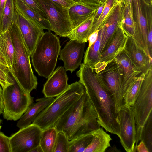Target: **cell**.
I'll return each instance as SVG.
<instances>
[{"mask_svg":"<svg viewBox=\"0 0 152 152\" xmlns=\"http://www.w3.org/2000/svg\"><path fill=\"white\" fill-rule=\"evenodd\" d=\"M124 10L122 21L124 31L127 36L133 37L134 34L135 22L134 17L132 3L129 4L126 1Z\"/></svg>","mask_w":152,"mask_h":152,"instance_id":"27","label":"cell"},{"mask_svg":"<svg viewBox=\"0 0 152 152\" xmlns=\"http://www.w3.org/2000/svg\"><path fill=\"white\" fill-rule=\"evenodd\" d=\"M57 133L54 127L42 131L39 145L43 152H53Z\"/></svg>","mask_w":152,"mask_h":152,"instance_id":"29","label":"cell"},{"mask_svg":"<svg viewBox=\"0 0 152 152\" xmlns=\"http://www.w3.org/2000/svg\"><path fill=\"white\" fill-rule=\"evenodd\" d=\"M96 112L99 123L106 132L119 136V116L112 95L99 80L94 69L83 63L77 72Z\"/></svg>","mask_w":152,"mask_h":152,"instance_id":"1","label":"cell"},{"mask_svg":"<svg viewBox=\"0 0 152 152\" xmlns=\"http://www.w3.org/2000/svg\"><path fill=\"white\" fill-rule=\"evenodd\" d=\"M92 140L84 152H104L111 147L112 139L110 134L100 127L91 132Z\"/></svg>","mask_w":152,"mask_h":152,"instance_id":"23","label":"cell"},{"mask_svg":"<svg viewBox=\"0 0 152 152\" xmlns=\"http://www.w3.org/2000/svg\"><path fill=\"white\" fill-rule=\"evenodd\" d=\"M7 0H0V29L3 14L4 8Z\"/></svg>","mask_w":152,"mask_h":152,"instance_id":"43","label":"cell"},{"mask_svg":"<svg viewBox=\"0 0 152 152\" xmlns=\"http://www.w3.org/2000/svg\"><path fill=\"white\" fill-rule=\"evenodd\" d=\"M69 141L62 132H58L53 152H68Z\"/></svg>","mask_w":152,"mask_h":152,"instance_id":"34","label":"cell"},{"mask_svg":"<svg viewBox=\"0 0 152 152\" xmlns=\"http://www.w3.org/2000/svg\"><path fill=\"white\" fill-rule=\"evenodd\" d=\"M146 4L149 5H152V0H143Z\"/></svg>","mask_w":152,"mask_h":152,"instance_id":"48","label":"cell"},{"mask_svg":"<svg viewBox=\"0 0 152 152\" xmlns=\"http://www.w3.org/2000/svg\"><path fill=\"white\" fill-rule=\"evenodd\" d=\"M55 1L62 6L69 8L72 5L77 3L73 0H51Z\"/></svg>","mask_w":152,"mask_h":152,"instance_id":"39","label":"cell"},{"mask_svg":"<svg viewBox=\"0 0 152 152\" xmlns=\"http://www.w3.org/2000/svg\"><path fill=\"white\" fill-rule=\"evenodd\" d=\"M13 77L10 75L7 65L0 61V85L2 89L13 83Z\"/></svg>","mask_w":152,"mask_h":152,"instance_id":"35","label":"cell"},{"mask_svg":"<svg viewBox=\"0 0 152 152\" xmlns=\"http://www.w3.org/2000/svg\"><path fill=\"white\" fill-rule=\"evenodd\" d=\"M118 0H106L102 13L98 20L94 23L91 34L98 30L103 20L114 4Z\"/></svg>","mask_w":152,"mask_h":152,"instance_id":"36","label":"cell"},{"mask_svg":"<svg viewBox=\"0 0 152 152\" xmlns=\"http://www.w3.org/2000/svg\"><path fill=\"white\" fill-rule=\"evenodd\" d=\"M131 107L136 124V147L141 140L142 129L152 113V67L145 73L138 95Z\"/></svg>","mask_w":152,"mask_h":152,"instance_id":"7","label":"cell"},{"mask_svg":"<svg viewBox=\"0 0 152 152\" xmlns=\"http://www.w3.org/2000/svg\"><path fill=\"white\" fill-rule=\"evenodd\" d=\"M30 152H43V151L41 146L39 145L31 150Z\"/></svg>","mask_w":152,"mask_h":152,"instance_id":"46","label":"cell"},{"mask_svg":"<svg viewBox=\"0 0 152 152\" xmlns=\"http://www.w3.org/2000/svg\"><path fill=\"white\" fill-rule=\"evenodd\" d=\"M97 2L102 3L101 0H80L79 3L86 4L92 5Z\"/></svg>","mask_w":152,"mask_h":152,"instance_id":"44","label":"cell"},{"mask_svg":"<svg viewBox=\"0 0 152 152\" xmlns=\"http://www.w3.org/2000/svg\"><path fill=\"white\" fill-rule=\"evenodd\" d=\"M85 91L79 82L69 85L62 93L56 97L52 102L38 115L32 123L42 130L53 127L68 109L77 101Z\"/></svg>","mask_w":152,"mask_h":152,"instance_id":"4","label":"cell"},{"mask_svg":"<svg viewBox=\"0 0 152 152\" xmlns=\"http://www.w3.org/2000/svg\"><path fill=\"white\" fill-rule=\"evenodd\" d=\"M127 38L122 24L116 31L107 47L101 54L100 61L94 67L95 72H98L107 63L113 61L123 51Z\"/></svg>","mask_w":152,"mask_h":152,"instance_id":"14","label":"cell"},{"mask_svg":"<svg viewBox=\"0 0 152 152\" xmlns=\"http://www.w3.org/2000/svg\"><path fill=\"white\" fill-rule=\"evenodd\" d=\"M20 7L26 14L44 29L51 31L50 23L47 19L39 13L28 6L21 0H15Z\"/></svg>","mask_w":152,"mask_h":152,"instance_id":"28","label":"cell"},{"mask_svg":"<svg viewBox=\"0 0 152 152\" xmlns=\"http://www.w3.org/2000/svg\"><path fill=\"white\" fill-rule=\"evenodd\" d=\"M54 97H43L37 99V102L29 106L18 122L16 126L20 129L32 124L39 114L53 100Z\"/></svg>","mask_w":152,"mask_h":152,"instance_id":"20","label":"cell"},{"mask_svg":"<svg viewBox=\"0 0 152 152\" xmlns=\"http://www.w3.org/2000/svg\"><path fill=\"white\" fill-rule=\"evenodd\" d=\"M42 130L31 124L9 137L11 152H30L39 145Z\"/></svg>","mask_w":152,"mask_h":152,"instance_id":"10","label":"cell"},{"mask_svg":"<svg viewBox=\"0 0 152 152\" xmlns=\"http://www.w3.org/2000/svg\"><path fill=\"white\" fill-rule=\"evenodd\" d=\"M141 140L143 141L149 152H152V114H151L142 130Z\"/></svg>","mask_w":152,"mask_h":152,"instance_id":"32","label":"cell"},{"mask_svg":"<svg viewBox=\"0 0 152 152\" xmlns=\"http://www.w3.org/2000/svg\"><path fill=\"white\" fill-rule=\"evenodd\" d=\"M94 15L73 28L66 37L70 40L85 43L87 42L89 36L91 34Z\"/></svg>","mask_w":152,"mask_h":152,"instance_id":"24","label":"cell"},{"mask_svg":"<svg viewBox=\"0 0 152 152\" xmlns=\"http://www.w3.org/2000/svg\"><path fill=\"white\" fill-rule=\"evenodd\" d=\"M44 11L51 28L56 35L66 37L73 29L68 8L51 0H37Z\"/></svg>","mask_w":152,"mask_h":152,"instance_id":"8","label":"cell"},{"mask_svg":"<svg viewBox=\"0 0 152 152\" xmlns=\"http://www.w3.org/2000/svg\"><path fill=\"white\" fill-rule=\"evenodd\" d=\"M3 112V103L2 98V89L0 86V115Z\"/></svg>","mask_w":152,"mask_h":152,"instance_id":"45","label":"cell"},{"mask_svg":"<svg viewBox=\"0 0 152 152\" xmlns=\"http://www.w3.org/2000/svg\"><path fill=\"white\" fill-rule=\"evenodd\" d=\"M123 51L133 64L142 73H145L152 67V58L137 44L133 37H128Z\"/></svg>","mask_w":152,"mask_h":152,"instance_id":"17","label":"cell"},{"mask_svg":"<svg viewBox=\"0 0 152 152\" xmlns=\"http://www.w3.org/2000/svg\"><path fill=\"white\" fill-rule=\"evenodd\" d=\"M101 4L89 5L79 2L69 7V15L73 28L94 15Z\"/></svg>","mask_w":152,"mask_h":152,"instance_id":"21","label":"cell"},{"mask_svg":"<svg viewBox=\"0 0 152 152\" xmlns=\"http://www.w3.org/2000/svg\"><path fill=\"white\" fill-rule=\"evenodd\" d=\"M92 138L91 132L69 141L68 152H84L90 143Z\"/></svg>","mask_w":152,"mask_h":152,"instance_id":"31","label":"cell"},{"mask_svg":"<svg viewBox=\"0 0 152 152\" xmlns=\"http://www.w3.org/2000/svg\"><path fill=\"white\" fill-rule=\"evenodd\" d=\"M1 126H0V130L1 129Z\"/></svg>","mask_w":152,"mask_h":152,"instance_id":"54","label":"cell"},{"mask_svg":"<svg viewBox=\"0 0 152 152\" xmlns=\"http://www.w3.org/2000/svg\"><path fill=\"white\" fill-rule=\"evenodd\" d=\"M109 148V150H107L106 151H110V152H117L119 151L117 148L115 146H114L112 147H110Z\"/></svg>","mask_w":152,"mask_h":152,"instance_id":"47","label":"cell"},{"mask_svg":"<svg viewBox=\"0 0 152 152\" xmlns=\"http://www.w3.org/2000/svg\"><path fill=\"white\" fill-rule=\"evenodd\" d=\"M113 60L118 63L121 67L122 78L121 94L123 99L128 90L142 73L133 64L123 51Z\"/></svg>","mask_w":152,"mask_h":152,"instance_id":"19","label":"cell"},{"mask_svg":"<svg viewBox=\"0 0 152 152\" xmlns=\"http://www.w3.org/2000/svg\"><path fill=\"white\" fill-rule=\"evenodd\" d=\"M76 2L79 3L80 2V0H73Z\"/></svg>","mask_w":152,"mask_h":152,"instance_id":"49","label":"cell"},{"mask_svg":"<svg viewBox=\"0 0 152 152\" xmlns=\"http://www.w3.org/2000/svg\"><path fill=\"white\" fill-rule=\"evenodd\" d=\"M21 0L28 6L37 11L43 17L47 19L44 11L37 0Z\"/></svg>","mask_w":152,"mask_h":152,"instance_id":"37","label":"cell"},{"mask_svg":"<svg viewBox=\"0 0 152 152\" xmlns=\"http://www.w3.org/2000/svg\"><path fill=\"white\" fill-rule=\"evenodd\" d=\"M2 120L0 118V124H1V123H2Z\"/></svg>","mask_w":152,"mask_h":152,"instance_id":"52","label":"cell"},{"mask_svg":"<svg viewBox=\"0 0 152 152\" xmlns=\"http://www.w3.org/2000/svg\"><path fill=\"white\" fill-rule=\"evenodd\" d=\"M0 58L11 75L14 64V49L9 30L0 33Z\"/></svg>","mask_w":152,"mask_h":152,"instance_id":"22","label":"cell"},{"mask_svg":"<svg viewBox=\"0 0 152 152\" xmlns=\"http://www.w3.org/2000/svg\"><path fill=\"white\" fill-rule=\"evenodd\" d=\"M18 15V21L21 34L30 56L39 39L44 33V29L29 18L15 2Z\"/></svg>","mask_w":152,"mask_h":152,"instance_id":"13","label":"cell"},{"mask_svg":"<svg viewBox=\"0 0 152 152\" xmlns=\"http://www.w3.org/2000/svg\"><path fill=\"white\" fill-rule=\"evenodd\" d=\"M15 7V0H7L4 8L0 33L9 30L18 18Z\"/></svg>","mask_w":152,"mask_h":152,"instance_id":"25","label":"cell"},{"mask_svg":"<svg viewBox=\"0 0 152 152\" xmlns=\"http://www.w3.org/2000/svg\"><path fill=\"white\" fill-rule=\"evenodd\" d=\"M0 61H1V62H2V63H4L2 61H1V59L0 58Z\"/></svg>","mask_w":152,"mask_h":152,"instance_id":"53","label":"cell"},{"mask_svg":"<svg viewBox=\"0 0 152 152\" xmlns=\"http://www.w3.org/2000/svg\"><path fill=\"white\" fill-rule=\"evenodd\" d=\"M124 3L118 0L103 20L99 30L101 32L100 54L107 47L118 28L122 24Z\"/></svg>","mask_w":152,"mask_h":152,"instance_id":"12","label":"cell"},{"mask_svg":"<svg viewBox=\"0 0 152 152\" xmlns=\"http://www.w3.org/2000/svg\"><path fill=\"white\" fill-rule=\"evenodd\" d=\"M120 0V1H121L123 2H124L125 1H126V0Z\"/></svg>","mask_w":152,"mask_h":152,"instance_id":"51","label":"cell"},{"mask_svg":"<svg viewBox=\"0 0 152 152\" xmlns=\"http://www.w3.org/2000/svg\"><path fill=\"white\" fill-rule=\"evenodd\" d=\"M96 73L101 82L112 95L116 111L118 113L124 104L121 94L122 73L120 65L113 60Z\"/></svg>","mask_w":152,"mask_h":152,"instance_id":"9","label":"cell"},{"mask_svg":"<svg viewBox=\"0 0 152 152\" xmlns=\"http://www.w3.org/2000/svg\"><path fill=\"white\" fill-rule=\"evenodd\" d=\"M98 32L99 30L98 29L90 35L88 40L89 42L88 47H89L96 41L98 37Z\"/></svg>","mask_w":152,"mask_h":152,"instance_id":"40","label":"cell"},{"mask_svg":"<svg viewBox=\"0 0 152 152\" xmlns=\"http://www.w3.org/2000/svg\"><path fill=\"white\" fill-rule=\"evenodd\" d=\"M13 79L12 84L2 89L3 115L4 119L15 121L20 118L33 103V98Z\"/></svg>","mask_w":152,"mask_h":152,"instance_id":"6","label":"cell"},{"mask_svg":"<svg viewBox=\"0 0 152 152\" xmlns=\"http://www.w3.org/2000/svg\"><path fill=\"white\" fill-rule=\"evenodd\" d=\"M104 5V2L102 3L98 8L94 16V22H96L101 15Z\"/></svg>","mask_w":152,"mask_h":152,"instance_id":"42","label":"cell"},{"mask_svg":"<svg viewBox=\"0 0 152 152\" xmlns=\"http://www.w3.org/2000/svg\"><path fill=\"white\" fill-rule=\"evenodd\" d=\"M145 73H142L129 88L123 98L124 104L132 107L138 95Z\"/></svg>","mask_w":152,"mask_h":152,"instance_id":"30","label":"cell"},{"mask_svg":"<svg viewBox=\"0 0 152 152\" xmlns=\"http://www.w3.org/2000/svg\"><path fill=\"white\" fill-rule=\"evenodd\" d=\"M101 40V32L99 30L96 41L89 47H88L85 52L83 63L94 69L95 66L100 61Z\"/></svg>","mask_w":152,"mask_h":152,"instance_id":"26","label":"cell"},{"mask_svg":"<svg viewBox=\"0 0 152 152\" xmlns=\"http://www.w3.org/2000/svg\"><path fill=\"white\" fill-rule=\"evenodd\" d=\"M9 30L14 49L13 72L11 75L23 89L30 94L37 88V78L32 69L30 55L23 40L18 19Z\"/></svg>","mask_w":152,"mask_h":152,"instance_id":"3","label":"cell"},{"mask_svg":"<svg viewBox=\"0 0 152 152\" xmlns=\"http://www.w3.org/2000/svg\"><path fill=\"white\" fill-rule=\"evenodd\" d=\"M106 0H101V1L102 3H103L105 2Z\"/></svg>","mask_w":152,"mask_h":152,"instance_id":"50","label":"cell"},{"mask_svg":"<svg viewBox=\"0 0 152 152\" xmlns=\"http://www.w3.org/2000/svg\"><path fill=\"white\" fill-rule=\"evenodd\" d=\"M85 43L70 40L60 50L59 60L63 61L66 71L72 72L81 64Z\"/></svg>","mask_w":152,"mask_h":152,"instance_id":"15","label":"cell"},{"mask_svg":"<svg viewBox=\"0 0 152 152\" xmlns=\"http://www.w3.org/2000/svg\"><path fill=\"white\" fill-rule=\"evenodd\" d=\"M59 38L51 31L44 32L31 56L33 67L39 76L48 78L54 71L61 50Z\"/></svg>","mask_w":152,"mask_h":152,"instance_id":"5","label":"cell"},{"mask_svg":"<svg viewBox=\"0 0 152 152\" xmlns=\"http://www.w3.org/2000/svg\"><path fill=\"white\" fill-rule=\"evenodd\" d=\"M63 132L69 141L100 127L93 106L86 90L53 126Z\"/></svg>","mask_w":152,"mask_h":152,"instance_id":"2","label":"cell"},{"mask_svg":"<svg viewBox=\"0 0 152 152\" xmlns=\"http://www.w3.org/2000/svg\"><path fill=\"white\" fill-rule=\"evenodd\" d=\"M0 152H11L9 137L0 131Z\"/></svg>","mask_w":152,"mask_h":152,"instance_id":"38","label":"cell"},{"mask_svg":"<svg viewBox=\"0 0 152 152\" xmlns=\"http://www.w3.org/2000/svg\"><path fill=\"white\" fill-rule=\"evenodd\" d=\"M120 142L127 152H134L136 143V124L132 107L125 104L119 111Z\"/></svg>","mask_w":152,"mask_h":152,"instance_id":"11","label":"cell"},{"mask_svg":"<svg viewBox=\"0 0 152 152\" xmlns=\"http://www.w3.org/2000/svg\"><path fill=\"white\" fill-rule=\"evenodd\" d=\"M66 71L64 66H59L53 72L43 85L42 92L45 97H56L68 88Z\"/></svg>","mask_w":152,"mask_h":152,"instance_id":"18","label":"cell"},{"mask_svg":"<svg viewBox=\"0 0 152 152\" xmlns=\"http://www.w3.org/2000/svg\"><path fill=\"white\" fill-rule=\"evenodd\" d=\"M149 152V151L143 141L141 140L139 144L137 145L136 152Z\"/></svg>","mask_w":152,"mask_h":152,"instance_id":"41","label":"cell"},{"mask_svg":"<svg viewBox=\"0 0 152 152\" xmlns=\"http://www.w3.org/2000/svg\"><path fill=\"white\" fill-rule=\"evenodd\" d=\"M145 12L147 22V44L150 56L152 58V6H145Z\"/></svg>","mask_w":152,"mask_h":152,"instance_id":"33","label":"cell"},{"mask_svg":"<svg viewBox=\"0 0 152 152\" xmlns=\"http://www.w3.org/2000/svg\"><path fill=\"white\" fill-rule=\"evenodd\" d=\"M132 5L135 18L133 38L137 44L150 56L147 47V22L143 3L142 0H132Z\"/></svg>","mask_w":152,"mask_h":152,"instance_id":"16","label":"cell"}]
</instances>
